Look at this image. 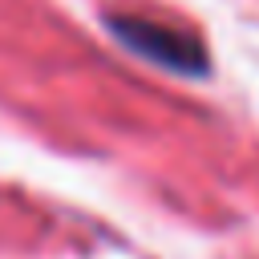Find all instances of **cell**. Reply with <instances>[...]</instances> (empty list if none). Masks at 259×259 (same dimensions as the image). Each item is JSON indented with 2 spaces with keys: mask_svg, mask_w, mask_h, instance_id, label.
I'll return each mask as SVG.
<instances>
[{
  "mask_svg": "<svg viewBox=\"0 0 259 259\" xmlns=\"http://www.w3.org/2000/svg\"><path fill=\"white\" fill-rule=\"evenodd\" d=\"M109 28L125 49H134L138 57H146L162 69L202 73V65H206L202 45L182 28H170V24H158V20H146V16H109Z\"/></svg>",
  "mask_w": 259,
  "mask_h": 259,
  "instance_id": "cell-1",
  "label": "cell"
}]
</instances>
